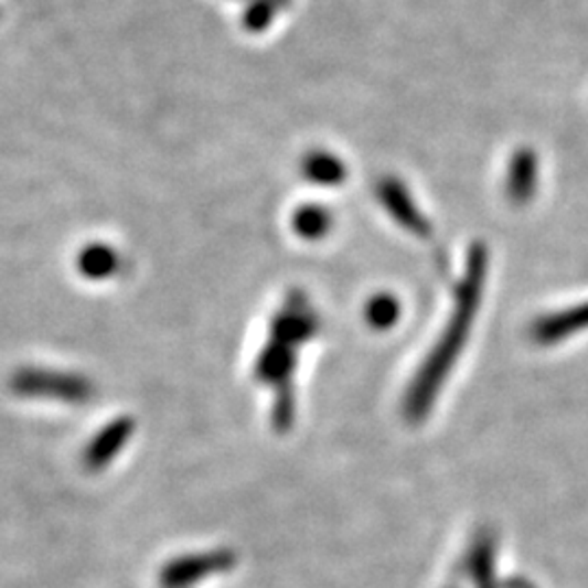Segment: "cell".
<instances>
[{"label":"cell","mask_w":588,"mask_h":588,"mask_svg":"<svg viewBox=\"0 0 588 588\" xmlns=\"http://www.w3.org/2000/svg\"><path fill=\"white\" fill-rule=\"evenodd\" d=\"M397 314V306L393 301H377L371 308V319L375 325H388Z\"/></svg>","instance_id":"cell-1"}]
</instances>
